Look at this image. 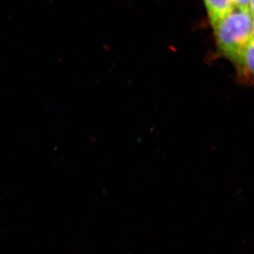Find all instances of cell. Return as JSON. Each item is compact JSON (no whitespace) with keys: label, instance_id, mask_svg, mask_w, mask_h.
Listing matches in <instances>:
<instances>
[{"label":"cell","instance_id":"obj_1","mask_svg":"<svg viewBox=\"0 0 254 254\" xmlns=\"http://www.w3.org/2000/svg\"><path fill=\"white\" fill-rule=\"evenodd\" d=\"M254 19L250 11L235 7L212 26L219 53L235 64L254 39Z\"/></svg>","mask_w":254,"mask_h":254},{"label":"cell","instance_id":"obj_2","mask_svg":"<svg viewBox=\"0 0 254 254\" xmlns=\"http://www.w3.org/2000/svg\"><path fill=\"white\" fill-rule=\"evenodd\" d=\"M211 27L235 9L233 0H202Z\"/></svg>","mask_w":254,"mask_h":254},{"label":"cell","instance_id":"obj_3","mask_svg":"<svg viewBox=\"0 0 254 254\" xmlns=\"http://www.w3.org/2000/svg\"><path fill=\"white\" fill-rule=\"evenodd\" d=\"M235 65L246 80L254 83V39L246 47Z\"/></svg>","mask_w":254,"mask_h":254},{"label":"cell","instance_id":"obj_4","mask_svg":"<svg viewBox=\"0 0 254 254\" xmlns=\"http://www.w3.org/2000/svg\"><path fill=\"white\" fill-rule=\"evenodd\" d=\"M233 2H234L235 7H236V8L249 10L250 0H233Z\"/></svg>","mask_w":254,"mask_h":254},{"label":"cell","instance_id":"obj_5","mask_svg":"<svg viewBox=\"0 0 254 254\" xmlns=\"http://www.w3.org/2000/svg\"><path fill=\"white\" fill-rule=\"evenodd\" d=\"M249 11H250V14L252 15V17H254V0H250Z\"/></svg>","mask_w":254,"mask_h":254},{"label":"cell","instance_id":"obj_6","mask_svg":"<svg viewBox=\"0 0 254 254\" xmlns=\"http://www.w3.org/2000/svg\"></svg>","mask_w":254,"mask_h":254}]
</instances>
